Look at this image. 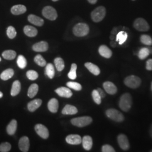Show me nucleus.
<instances>
[{
	"label": "nucleus",
	"mask_w": 152,
	"mask_h": 152,
	"mask_svg": "<svg viewBox=\"0 0 152 152\" xmlns=\"http://www.w3.org/2000/svg\"><path fill=\"white\" fill-rule=\"evenodd\" d=\"M118 105L122 110L125 112H129L132 105V98L130 94L126 92L122 94L120 98Z\"/></svg>",
	"instance_id": "nucleus-1"
},
{
	"label": "nucleus",
	"mask_w": 152,
	"mask_h": 152,
	"mask_svg": "<svg viewBox=\"0 0 152 152\" xmlns=\"http://www.w3.org/2000/svg\"><path fill=\"white\" fill-rule=\"evenodd\" d=\"M124 83L126 86L131 88L135 89L141 85V80L140 78L137 76L131 75L125 78Z\"/></svg>",
	"instance_id": "nucleus-2"
},
{
	"label": "nucleus",
	"mask_w": 152,
	"mask_h": 152,
	"mask_svg": "<svg viewBox=\"0 0 152 152\" xmlns=\"http://www.w3.org/2000/svg\"><path fill=\"white\" fill-rule=\"evenodd\" d=\"M89 27L86 23H80L73 27V34L77 37H83L88 34L89 33Z\"/></svg>",
	"instance_id": "nucleus-3"
},
{
	"label": "nucleus",
	"mask_w": 152,
	"mask_h": 152,
	"mask_svg": "<svg viewBox=\"0 0 152 152\" xmlns=\"http://www.w3.org/2000/svg\"><path fill=\"white\" fill-rule=\"evenodd\" d=\"M105 114L109 118L117 122H122L125 120V117L123 114L115 109H109L106 110Z\"/></svg>",
	"instance_id": "nucleus-4"
},
{
	"label": "nucleus",
	"mask_w": 152,
	"mask_h": 152,
	"mask_svg": "<svg viewBox=\"0 0 152 152\" xmlns=\"http://www.w3.org/2000/svg\"><path fill=\"white\" fill-rule=\"evenodd\" d=\"M92 122V118L89 116L76 117L71 120L72 124L78 127H83L90 125Z\"/></svg>",
	"instance_id": "nucleus-5"
},
{
	"label": "nucleus",
	"mask_w": 152,
	"mask_h": 152,
	"mask_svg": "<svg viewBox=\"0 0 152 152\" xmlns=\"http://www.w3.org/2000/svg\"><path fill=\"white\" fill-rule=\"evenodd\" d=\"M106 15V9L104 6H99L92 11L91 14L92 20L94 22H101Z\"/></svg>",
	"instance_id": "nucleus-6"
},
{
	"label": "nucleus",
	"mask_w": 152,
	"mask_h": 152,
	"mask_svg": "<svg viewBox=\"0 0 152 152\" xmlns=\"http://www.w3.org/2000/svg\"><path fill=\"white\" fill-rule=\"evenodd\" d=\"M134 27L140 32H147L149 30L150 27L148 22L142 18H137L134 23Z\"/></svg>",
	"instance_id": "nucleus-7"
},
{
	"label": "nucleus",
	"mask_w": 152,
	"mask_h": 152,
	"mask_svg": "<svg viewBox=\"0 0 152 152\" xmlns=\"http://www.w3.org/2000/svg\"><path fill=\"white\" fill-rule=\"evenodd\" d=\"M42 14L46 18L50 20H55L58 17L56 10L51 6H46L44 7L42 10Z\"/></svg>",
	"instance_id": "nucleus-8"
},
{
	"label": "nucleus",
	"mask_w": 152,
	"mask_h": 152,
	"mask_svg": "<svg viewBox=\"0 0 152 152\" xmlns=\"http://www.w3.org/2000/svg\"><path fill=\"white\" fill-rule=\"evenodd\" d=\"M117 142L120 148L124 151H127L130 148V142L127 136L121 134L117 137Z\"/></svg>",
	"instance_id": "nucleus-9"
},
{
	"label": "nucleus",
	"mask_w": 152,
	"mask_h": 152,
	"mask_svg": "<svg viewBox=\"0 0 152 152\" xmlns=\"http://www.w3.org/2000/svg\"><path fill=\"white\" fill-rule=\"evenodd\" d=\"M34 129L37 134L41 137L47 139L49 136V132L48 128L42 124H37L34 127Z\"/></svg>",
	"instance_id": "nucleus-10"
},
{
	"label": "nucleus",
	"mask_w": 152,
	"mask_h": 152,
	"mask_svg": "<svg viewBox=\"0 0 152 152\" xmlns=\"http://www.w3.org/2000/svg\"><path fill=\"white\" fill-rule=\"evenodd\" d=\"M29 140L27 136H23L19 141V149L23 152H27L29 149Z\"/></svg>",
	"instance_id": "nucleus-11"
},
{
	"label": "nucleus",
	"mask_w": 152,
	"mask_h": 152,
	"mask_svg": "<svg viewBox=\"0 0 152 152\" xmlns=\"http://www.w3.org/2000/svg\"><path fill=\"white\" fill-rule=\"evenodd\" d=\"M66 141L67 143L71 145H79L82 142L81 136L77 134H71L66 136Z\"/></svg>",
	"instance_id": "nucleus-12"
},
{
	"label": "nucleus",
	"mask_w": 152,
	"mask_h": 152,
	"mask_svg": "<svg viewBox=\"0 0 152 152\" xmlns=\"http://www.w3.org/2000/svg\"><path fill=\"white\" fill-rule=\"evenodd\" d=\"M55 91L59 96L64 98H71L73 95V93L71 91V90L67 87H59L56 89Z\"/></svg>",
	"instance_id": "nucleus-13"
},
{
	"label": "nucleus",
	"mask_w": 152,
	"mask_h": 152,
	"mask_svg": "<svg viewBox=\"0 0 152 152\" xmlns=\"http://www.w3.org/2000/svg\"><path fill=\"white\" fill-rule=\"evenodd\" d=\"M103 87L105 91L110 95H114L117 92V88L112 82L106 81L104 82Z\"/></svg>",
	"instance_id": "nucleus-14"
},
{
	"label": "nucleus",
	"mask_w": 152,
	"mask_h": 152,
	"mask_svg": "<svg viewBox=\"0 0 152 152\" xmlns=\"http://www.w3.org/2000/svg\"><path fill=\"white\" fill-rule=\"evenodd\" d=\"M49 48V45L45 41H41L33 45L32 49L36 52H45Z\"/></svg>",
	"instance_id": "nucleus-15"
},
{
	"label": "nucleus",
	"mask_w": 152,
	"mask_h": 152,
	"mask_svg": "<svg viewBox=\"0 0 152 152\" xmlns=\"http://www.w3.org/2000/svg\"><path fill=\"white\" fill-rule=\"evenodd\" d=\"M99 53L102 56L107 59L112 56V51L106 45H101L99 48Z\"/></svg>",
	"instance_id": "nucleus-16"
},
{
	"label": "nucleus",
	"mask_w": 152,
	"mask_h": 152,
	"mask_svg": "<svg viewBox=\"0 0 152 152\" xmlns=\"http://www.w3.org/2000/svg\"><path fill=\"white\" fill-rule=\"evenodd\" d=\"M42 101L41 99H37L30 102L28 104V109L29 111L33 112L41 105Z\"/></svg>",
	"instance_id": "nucleus-17"
},
{
	"label": "nucleus",
	"mask_w": 152,
	"mask_h": 152,
	"mask_svg": "<svg viewBox=\"0 0 152 152\" xmlns=\"http://www.w3.org/2000/svg\"><path fill=\"white\" fill-rule=\"evenodd\" d=\"M28 21L31 23L33 24L41 27L43 26L44 23V20L40 17L34 15H29L28 17Z\"/></svg>",
	"instance_id": "nucleus-18"
},
{
	"label": "nucleus",
	"mask_w": 152,
	"mask_h": 152,
	"mask_svg": "<svg viewBox=\"0 0 152 152\" xmlns=\"http://www.w3.org/2000/svg\"><path fill=\"white\" fill-rule=\"evenodd\" d=\"M82 145L83 148L86 151H90L92 148L93 145L92 137L88 135H86L82 139Z\"/></svg>",
	"instance_id": "nucleus-19"
},
{
	"label": "nucleus",
	"mask_w": 152,
	"mask_h": 152,
	"mask_svg": "<svg viewBox=\"0 0 152 152\" xmlns=\"http://www.w3.org/2000/svg\"><path fill=\"white\" fill-rule=\"evenodd\" d=\"M49 110L52 113H56L59 108V103L56 99L53 98L49 100L48 104Z\"/></svg>",
	"instance_id": "nucleus-20"
},
{
	"label": "nucleus",
	"mask_w": 152,
	"mask_h": 152,
	"mask_svg": "<svg viewBox=\"0 0 152 152\" xmlns=\"http://www.w3.org/2000/svg\"><path fill=\"white\" fill-rule=\"evenodd\" d=\"M27 11V8L24 5H17L14 6L11 8V11L14 15H20L23 14Z\"/></svg>",
	"instance_id": "nucleus-21"
},
{
	"label": "nucleus",
	"mask_w": 152,
	"mask_h": 152,
	"mask_svg": "<svg viewBox=\"0 0 152 152\" xmlns=\"http://www.w3.org/2000/svg\"><path fill=\"white\" fill-rule=\"evenodd\" d=\"M85 66H86V68L88 71H90L93 75H94L95 76H98L100 73V70L99 68L97 65H96L93 63L87 62L85 64Z\"/></svg>",
	"instance_id": "nucleus-22"
},
{
	"label": "nucleus",
	"mask_w": 152,
	"mask_h": 152,
	"mask_svg": "<svg viewBox=\"0 0 152 152\" xmlns=\"http://www.w3.org/2000/svg\"><path fill=\"white\" fill-rule=\"evenodd\" d=\"M62 114L66 115H73L76 114L78 112V109L76 107L71 105L69 104L66 105L62 110Z\"/></svg>",
	"instance_id": "nucleus-23"
},
{
	"label": "nucleus",
	"mask_w": 152,
	"mask_h": 152,
	"mask_svg": "<svg viewBox=\"0 0 152 152\" xmlns=\"http://www.w3.org/2000/svg\"><path fill=\"white\" fill-rule=\"evenodd\" d=\"M24 32L28 37H33L37 34L38 31L36 28L31 26H26L24 28Z\"/></svg>",
	"instance_id": "nucleus-24"
},
{
	"label": "nucleus",
	"mask_w": 152,
	"mask_h": 152,
	"mask_svg": "<svg viewBox=\"0 0 152 152\" xmlns=\"http://www.w3.org/2000/svg\"><path fill=\"white\" fill-rule=\"evenodd\" d=\"M21 90V83L18 80H16L14 82L12 85L11 88V96H15L19 94V93L20 91Z\"/></svg>",
	"instance_id": "nucleus-25"
},
{
	"label": "nucleus",
	"mask_w": 152,
	"mask_h": 152,
	"mask_svg": "<svg viewBox=\"0 0 152 152\" xmlns=\"http://www.w3.org/2000/svg\"><path fill=\"white\" fill-rule=\"evenodd\" d=\"M17 129V121L15 120H12L7 125L6 131L9 135H13Z\"/></svg>",
	"instance_id": "nucleus-26"
},
{
	"label": "nucleus",
	"mask_w": 152,
	"mask_h": 152,
	"mask_svg": "<svg viewBox=\"0 0 152 152\" xmlns=\"http://www.w3.org/2000/svg\"><path fill=\"white\" fill-rule=\"evenodd\" d=\"M14 75V71L11 68L7 69L2 72L0 75V78L4 81H7L11 78Z\"/></svg>",
	"instance_id": "nucleus-27"
},
{
	"label": "nucleus",
	"mask_w": 152,
	"mask_h": 152,
	"mask_svg": "<svg viewBox=\"0 0 152 152\" xmlns=\"http://www.w3.org/2000/svg\"><path fill=\"white\" fill-rule=\"evenodd\" d=\"M38 91V86L36 83H33L30 86L28 91V96L30 98H34Z\"/></svg>",
	"instance_id": "nucleus-28"
},
{
	"label": "nucleus",
	"mask_w": 152,
	"mask_h": 152,
	"mask_svg": "<svg viewBox=\"0 0 152 152\" xmlns=\"http://www.w3.org/2000/svg\"><path fill=\"white\" fill-rule=\"evenodd\" d=\"M128 37L127 33L125 31H121L116 36V41L118 42L120 45H122L126 41Z\"/></svg>",
	"instance_id": "nucleus-29"
},
{
	"label": "nucleus",
	"mask_w": 152,
	"mask_h": 152,
	"mask_svg": "<svg viewBox=\"0 0 152 152\" xmlns=\"http://www.w3.org/2000/svg\"><path fill=\"white\" fill-rule=\"evenodd\" d=\"M2 56L6 60H13L15 58L16 56V52L14 50H6L3 52Z\"/></svg>",
	"instance_id": "nucleus-30"
},
{
	"label": "nucleus",
	"mask_w": 152,
	"mask_h": 152,
	"mask_svg": "<svg viewBox=\"0 0 152 152\" xmlns=\"http://www.w3.org/2000/svg\"><path fill=\"white\" fill-rule=\"evenodd\" d=\"M150 54V52L148 48H142L138 52L137 56L140 60L146 59Z\"/></svg>",
	"instance_id": "nucleus-31"
},
{
	"label": "nucleus",
	"mask_w": 152,
	"mask_h": 152,
	"mask_svg": "<svg viewBox=\"0 0 152 152\" xmlns=\"http://www.w3.org/2000/svg\"><path fill=\"white\" fill-rule=\"evenodd\" d=\"M46 74L50 79L54 78L55 76V69L54 65L51 63H49L46 65Z\"/></svg>",
	"instance_id": "nucleus-32"
},
{
	"label": "nucleus",
	"mask_w": 152,
	"mask_h": 152,
	"mask_svg": "<svg viewBox=\"0 0 152 152\" xmlns=\"http://www.w3.org/2000/svg\"><path fill=\"white\" fill-rule=\"evenodd\" d=\"M54 63L57 70L59 72L63 71L65 67L64 61L61 58H56L54 60Z\"/></svg>",
	"instance_id": "nucleus-33"
},
{
	"label": "nucleus",
	"mask_w": 152,
	"mask_h": 152,
	"mask_svg": "<svg viewBox=\"0 0 152 152\" xmlns=\"http://www.w3.org/2000/svg\"><path fill=\"white\" fill-rule=\"evenodd\" d=\"M17 64L20 69H24L26 67L27 62L24 56L20 55L17 59Z\"/></svg>",
	"instance_id": "nucleus-34"
},
{
	"label": "nucleus",
	"mask_w": 152,
	"mask_h": 152,
	"mask_svg": "<svg viewBox=\"0 0 152 152\" xmlns=\"http://www.w3.org/2000/svg\"><path fill=\"white\" fill-rule=\"evenodd\" d=\"M140 41L142 44L147 45L151 46L152 45V38L147 34H142L140 36Z\"/></svg>",
	"instance_id": "nucleus-35"
},
{
	"label": "nucleus",
	"mask_w": 152,
	"mask_h": 152,
	"mask_svg": "<svg viewBox=\"0 0 152 152\" xmlns=\"http://www.w3.org/2000/svg\"><path fill=\"white\" fill-rule=\"evenodd\" d=\"M77 68V66L75 63H73L71 65V70L68 75V77L71 80H75L77 78V73H76Z\"/></svg>",
	"instance_id": "nucleus-36"
},
{
	"label": "nucleus",
	"mask_w": 152,
	"mask_h": 152,
	"mask_svg": "<svg viewBox=\"0 0 152 152\" xmlns=\"http://www.w3.org/2000/svg\"><path fill=\"white\" fill-rule=\"evenodd\" d=\"M34 62L40 66H45L47 64L46 60L41 55H37L34 59Z\"/></svg>",
	"instance_id": "nucleus-37"
},
{
	"label": "nucleus",
	"mask_w": 152,
	"mask_h": 152,
	"mask_svg": "<svg viewBox=\"0 0 152 152\" xmlns=\"http://www.w3.org/2000/svg\"><path fill=\"white\" fill-rule=\"evenodd\" d=\"M66 86L76 91H80L82 90L81 85L76 82H68L66 83Z\"/></svg>",
	"instance_id": "nucleus-38"
},
{
	"label": "nucleus",
	"mask_w": 152,
	"mask_h": 152,
	"mask_svg": "<svg viewBox=\"0 0 152 152\" xmlns=\"http://www.w3.org/2000/svg\"><path fill=\"white\" fill-rule=\"evenodd\" d=\"M92 96L95 103L98 105L102 103V98L100 96L97 90H94L92 92Z\"/></svg>",
	"instance_id": "nucleus-39"
},
{
	"label": "nucleus",
	"mask_w": 152,
	"mask_h": 152,
	"mask_svg": "<svg viewBox=\"0 0 152 152\" xmlns=\"http://www.w3.org/2000/svg\"><path fill=\"white\" fill-rule=\"evenodd\" d=\"M7 35L8 37L10 39H13L16 37V31L14 27L10 26L7 29Z\"/></svg>",
	"instance_id": "nucleus-40"
},
{
	"label": "nucleus",
	"mask_w": 152,
	"mask_h": 152,
	"mask_svg": "<svg viewBox=\"0 0 152 152\" xmlns=\"http://www.w3.org/2000/svg\"><path fill=\"white\" fill-rule=\"evenodd\" d=\"M11 148V144L9 142H5L0 144V152H9Z\"/></svg>",
	"instance_id": "nucleus-41"
},
{
	"label": "nucleus",
	"mask_w": 152,
	"mask_h": 152,
	"mask_svg": "<svg viewBox=\"0 0 152 152\" xmlns=\"http://www.w3.org/2000/svg\"><path fill=\"white\" fill-rule=\"evenodd\" d=\"M27 77L30 80L34 81L38 77V74L36 71L30 70L27 72Z\"/></svg>",
	"instance_id": "nucleus-42"
},
{
	"label": "nucleus",
	"mask_w": 152,
	"mask_h": 152,
	"mask_svg": "<svg viewBox=\"0 0 152 152\" xmlns=\"http://www.w3.org/2000/svg\"><path fill=\"white\" fill-rule=\"evenodd\" d=\"M102 151L103 152H115V151L111 145L108 144L104 145L102 148Z\"/></svg>",
	"instance_id": "nucleus-43"
},
{
	"label": "nucleus",
	"mask_w": 152,
	"mask_h": 152,
	"mask_svg": "<svg viewBox=\"0 0 152 152\" xmlns=\"http://www.w3.org/2000/svg\"><path fill=\"white\" fill-rule=\"evenodd\" d=\"M146 69L148 71H152V59H149L146 62Z\"/></svg>",
	"instance_id": "nucleus-44"
},
{
	"label": "nucleus",
	"mask_w": 152,
	"mask_h": 152,
	"mask_svg": "<svg viewBox=\"0 0 152 152\" xmlns=\"http://www.w3.org/2000/svg\"><path fill=\"white\" fill-rule=\"evenodd\" d=\"M97 90H98V92H99L100 96H101V98H105V92H104V91L103 90L102 88H98V89H97Z\"/></svg>",
	"instance_id": "nucleus-45"
},
{
	"label": "nucleus",
	"mask_w": 152,
	"mask_h": 152,
	"mask_svg": "<svg viewBox=\"0 0 152 152\" xmlns=\"http://www.w3.org/2000/svg\"><path fill=\"white\" fill-rule=\"evenodd\" d=\"M117 28H114L113 29V30L112 31V32H111V33L112 34H116V33H117Z\"/></svg>",
	"instance_id": "nucleus-46"
},
{
	"label": "nucleus",
	"mask_w": 152,
	"mask_h": 152,
	"mask_svg": "<svg viewBox=\"0 0 152 152\" xmlns=\"http://www.w3.org/2000/svg\"><path fill=\"white\" fill-rule=\"evenodd\" d=\"M110 45L113 47V48H115V46H116V45H117V44H116V42H114V41H113V40H112V41H111L110 42Z\"/></svg>",
	"instance_id": "nucleus-47"
},
{
	"label": "nucleus",
	"mask_w": 152,
	"mask_h": 152,
	"mask_svg": "<svg viewBox=\"0 0 152 152\" xmlns=\"http://www.w3.org/2000/svg\"><path fill=\"white\" fill-rule=\"evenodd\" d=\"M97 1L98 0H88V1L91 4H95V3H96Z\"/></svg>",
	"instance_id": "nucleus-48"
},
{
	"label": "nucleus",
	"mask_w": 152,
	"mask_h": 152,
	"mask_svg": "<svg viewBox=\"0 0 152 152\" xmlns=\"http://www.w3.org/2000/svg\"><path fill=\"white\" fill-rule=\"evenodd\" d=\"M149 135L152 138V124L150 127V129H149Z\"/></svg>",
	"instance_id": "nucleus-49"
},
{
	"label": "nucleus",
	"mask_w": 152,
	"mask_h": 152,
	"mask_svg": "<svg viewBox=\"0 0 152 152\" xmlns=\"http://www.w3.org/2000/svg\"><path fill=\"white\" fill-rule=\"evenodd\" d=\"M149 50V52H150V54H152V48H148Z\"/></svg>",
	"instance_id": "nucleus-50"
},
{
	"label": "nucleus",
	"mask_w": 152,
	"mask_h": 152,
	"mask_svg": "<svg viewBox=\"0 0 152 152\" xmlns=\"http://www.w3.org/2000/svg\"><path fill=\"white\" fill-rule=\"evenodd\" d=\"M3 96V93L0 91V98H2Z\"/></svg>",
	"instance_id": "nucleus-51"
},
{
	"label": "nucleus",
	"mask_w": 152,
	"mask_h": 152,
	"mask_svg": "<svg viewBox=\"0 0 152 152\" xmlns=\"http://www.w3.org/2000/svg\"><path fill=\"white\" fill-rule=\"evenodd\" d=\"M110 39L113 40V39L114 38V36H111L110 37Z\"/></svg>",
	"instance_id": "nucleus-52"
},
{
	"label": "nucleus",
	"mask_w": 152,
	"mask_h": 152,
	"mask_svg": "<svg viewBox=\"0 0 152 152\" xmlns=\"http://www.w3.org/2000/svg\"><path fill=\"white\" fill-rule=\"evenodd\" d=\"M151 90H152V83H151Z\"/></svg>",
	"instance_id": "nucleus-53"
},
{
	"label": "nucleus",
	"mask_w": 152,
	"mask_h": 152,
	"mask_svg": "<svg viewBox=\"0 0 152 152\" xmlns=\"http://www.w3.org/2000/svg\"><path fill=\"white\" fill-rule=\"evenodd\" d=\"M53 1H58V0H53Z\"/></svg>",
	"instance_id": "nucleus-54"
},
{
	"label": "nucleus",
	"mask_w": 152,
	"mask_h": 152,
	"mask_svg": "<svg viewBox=\"0 0 152 152\" xmlns=\"http://www.w3.org/2000/svg\"><path fill=\"white\" fill-rule=\"evenodd\" d=\"M1 61V58H0V61Z\"/></svg>",
	"instance_id": "nucleus-55"
},
{
	"label": "nucleus",
	"mask_w": 152,
	"mask_h": 152,
	"mask_svg": "<svg viewBox=\"0 0 152 152\" xmlns=\"http://www.w3.org/2000/svg\"><path fill=\"white\" fill-rule=\"evenodd\" d=\"M151 152H152V150H151Z\"/></svg>",
	"instance_id": "nucleus-56"
},
{
	"label": "nucleus",
	"mask_w": 152,
	"mask_h": 152,
	"mask_svg": "<svg viewBox=\"0 0 152 152\" xmlns=\"http://www.w3.org/2000/svg\"><path fill=\"white\" fill-rule=\"evenodd\" d=\"M133 1H135V0H133Z\"/></svg>",
	"instance_id": "nucleus-57"
}]
</instances>
